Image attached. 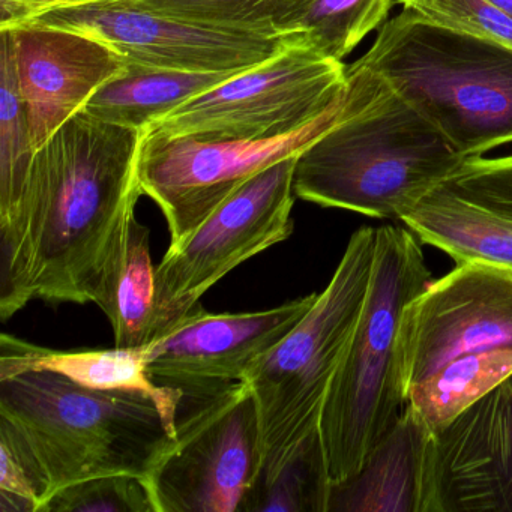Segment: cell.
I'll return each instance as SVG.
<instances>
[{"label": "cell", "mask_w": 512, "mask_h": 512, "mask_svg": "<svg viewBox=\"0 0 512 512\" xmlns=\"http://www.w3.org/2000/svg\"><path fill=\"white\" fill-rule=\"evenodd\" d=\"M178 418L175 442L145 479L155 512L248 511L265 469L262 421L245 380Z\"/></svg>", "instance_id": "cell-8"}, {"label": "cell", "mask_w": 512, "mask_h": 512, "mask_svg": "<svg viewBox=\"0 0 512 512\" xmlns=\"http://www.w3.org/2000/svg\"><path fill=\"white\" fill-rule=\"evenodd\" d=\"M512 19V0H491Z\"/></svg>", "instance_id": "cell-30"}, {"label": "cell", "mask_w": 512, "mask_h": 512, "mask_svg": "<svg viewBox=\"0 0 512 512\" xmlns=\"http://www.w3.org/2000/svg\"><path fill=\"white\" fill-rule=\"evenodd\" d=\"M142 139L83 110L38 149L19 217L0 233V319L37 299L97 304L143 196Z\"/></svg>", "instance_id": "cell-1"}, {"label": "cell", "mask_w": 512, "mask_h": 512, "mask_svg": "<svg viewBox=\"0 0 512 512\" xmlns=\"http://www.w3.org/2000/svg\"><path fill=\"white\" fill-rule=\"evenodd\" d=\"M154 301L155 266L149 229L134 215L97 302L112 325L115 347L139 349L148 344Z\"/></svg>", "instance_id": "cell-20"}, {"label": "cell", "mask_w": 512, "mask_h": 512, "mask_svg": "<svg viewBox=\"0 0 512 512\" xmlns=\"http://www.w3.org/2000/svg\"><path fill=\"white\" fill-rule=\"evenodd\" d=\"M431 272L412 230L376 229L370 287L320 418L332 487L355 476L406 407L401 323Z\"/></svg>", "instance_id": "cell-4"}, {"label": "cell", "mask_w": 512, "mask_h": 512, "mask_svg": "<svg viewBox=\"0 0 512 512\" xmlns=\"http://www.w3.org/2000/svg\"><path fill=\"white\" fill-rule=\"evenodd\" d=\"M0 416L28 440L46 472L50 499L89 479L145 481L176 436L151 395L85 388L50 371L2 380Z\"/></svg>", "instance_id": "cell-5"}, {"label": "cell", "mask_w": 512, "mask_h": 512, "mask_svg": "<svg viewBox=\"0 0 512 512\" xmlns=\"http://www.w3.org/2000/svg\"><path fill=\"white\" fill-rule=\"evenodd\" d=\"M0 29L10 34L17 82L37 151L128 65L112 47L79 32L35 22Z\"/></svg>", "instance_id": "cell-15"}, {"label": "cell", "mask_w": 512, "mask_h": 512, "mask_svg": "<svg viewBox=\"0 0 512 512\" xmlns=\"http://www.w3.org/2000/svg\"><path fill=\"white\" fill-rule=\"evenodd\" d=\"M92 2H98V0H31L26 20L32 19V17L44 13V11L52 10V8L68 7V5L92 4Z\"/></svg>", "instance_id": "cell-29"}, {"label": "cell", "mask_w": 512, "mask_h": 512, "mask_svg": "<svg viewBox=\"0 0 512 512\" xmlns=\"http://www.w3.org/2000/svg\"><path fill=\"white\" fill-rule=\"evenodd\" d=\"M29 371H50L85 388L145 392L157 401L164 418L176 431L184 392L175 386L160 385L152 379L146 368L142 347L65 352L2 334L0 382Z\"/></svg>", "instance_id": "cell-18"}, {"label": "cell", "mask_w": 512, "mask_h": 512, "mask_svg": "<svg viewBox=\"0 0 512 512\" xmlns=\"http://www.w3.org/2000/svg\"><path fill=\"white\" fill-rule=\"evenodd\" d=\"M332 484L320 431L271 484L260 487L248 511L326 512Z\"/></svg>", "instance_id": "cell-24"}, {"label": "cell", "mask_w": 512, "mask_h": 512, "mask_svg": "<svg viewBox=\"0 0 512 512\" xmlns=\"http://www.w3.org/2000/svg\"><path fill=\"white\" fill-rule=\"evenodd\" d=\"M401 223L455 263L512 269V157L467 158Z\"/></svg>", "instance_id": "cell-16"}, {"label": "cell", "mask_w": 512, "mask_h": 512, "mask_svg": "<svg viewBox=\"0 0 512 512\" xmlns=\"http://www.w3.org/2000/svg\"><path fill=\"white\" fill-rule=\"evenodd\" d=\"M436 25L512 47V19L491 0H397Z\"/></svg>", "instance_id": "cell-27"}, {"label": "cell", "mask_w": 512, "mask_h": 512, "mask_svg": "<svg viewBox=\"0 0 512 512\" xmlns=\"http://www.w3.org/2000/svg\"><path fill=\"white\" fill-rule=\"evenodd\" d=\"M512 512V374L434 431L430 512Z\"/></svg>", "instance_id": "cell-14"}, {"label": "cell", "mask_w": 512, "mask_h": 512, "mask_svg": "<svg viewBox=\"0 0 512 512\" xmlns=\"http://www.w3.org/2000/svg\"><path fill=\"white\" fill-rule=\"evenodd\" d=\"M319 293L256 313L191 310L169 334L142 347L146 368L160 385L202 397L244 380L310 311Z\"/></svg>", "instance_id": "cell-13"}, {"label": "cell", "mask_w": 512, "mask_h": 512, "mask_svg": "<svg viewBox=\"0 0 512 512\" xmlns=\"http://www.w3.org/2000/svg\"><path fill=\"white\" fill-rule=\"evenodd\" d=\"M358 64L382 77L464 158L512 143V47L403 10Z\"/></svg>", "instance_id": "cell-6"}, {"label": "cell", "mask_w": 512, "mask_h": 512, "mask_svg": "<svg viewBox=\"0 0 512 512\" xmlns=\"http://www.w3.org/2000/svg\"><path fill=\"white\" fill-rule=\"evenodd\" d=\"M37 149L17 82L13 44L0 29V233L19 217Z\"/></svg>", "instance_id": "cell-21"}, {"label": "cell", "mask_w": 512, "mask_h": 512, "mask_svg": "<svg viewBox=\"0 0 512 512\" xmlns=\"http://www.w3.org/2000/svg\"><path fill=\"white\" fill-rule=\"evenodd\" d=\"M239 73H188L128 62L107 82L85 112L109 124L145 133L155 122Z\"/></svg>", "instance_id": "cell-19"}, {"label": "cell", "mask_w": 512, "mask_h": 512, "mask_svg": "<svg viewBox=\"0 0 512 512\" xmlns=\"http://www.w3.org/2000/svg\"><path fill=\"white\" fill-rule=\"evenodd\" d=\"M397 0H313L293 37L325 58L343 62L368 34L382 28Z\"/></svg>", "instance_id": "cell-23"}, {"label": "cell", "mask_w": 512, "mask_h": 512, "mask_svg": "<svg viewBox=\"0 0 512 512\" xmlns=\"http://www.w3.org/2000/svg\"><path fill=\"white\" fill-rule=\"evenodd\" d=\"M466 160L382 77L355 62L334 121L296 157L293 191L323 208L401 221Z\"/></svg>", "instance_id": "cell-2"}, {"label": "cell", "mask_w": 512, "mask_h": 512, "mask_svg": "<svg viewBox=\"0 0 512 512\" xmlns=\"http://www.w3.org/2000/svg\"><path fill=\"white\" fill-rule=\"evenodd\" d=\"M433 436L406 404L361 470L332 487L328 511L430 512Z\"/></svg>", "instance_id": "cell-17"}, {"label": "cell", "mask_w": 512, "mask_h": 512, "mask_svg": "<svg viewBox=\"0 0 512 512\" xmlns=\"http://www.w3.org/2000/svg\"><path fill=\"white\" fill-rule=\"evenodd\" d=\"M407 404L433 431L512 374V269L457 263L401 323Z\"/></svg>", "instance_id": "cell-3"}, {"label": "cell", "mask_w": 512, "mask_h": 512, "mask_svg": "<svg viewBox=\"0 0 512 512\" xmlns=\"http://www.w3.org/2000/svg\"><path fill=\"white\" fill-rule=\"evenodd\" d=\"M0 512H41L50 499L49 481L28 440L0 416Z\"/></svg>", "instance_id": "cell-25"}, {"label": "cell", "mask_w": 512, "mask_h": 512, "mask_svg": "<svg viewBox=\"0 0 512 512\" xmlns=\"http://www.w3.org/2000/svg\"><path fill=\"white\" fill-rule=\"evenodd\" d=\"M41 512H155L143 479L106 476L56 493Z\"/></svg>", "instance_id": "cell-26"}, {"label": "cell", "mask_w": 512, "mask_h": 512, "mask_svg": "<svg viewBox=\"0 0 512 512\" xmlns=\"http://www.w3.org/2000/svg\"><path fill=\"white\" fill-rule=\"evenodd\" d=\"M338 106L281 139L200 140L145 131L137 164L140 188L160 206L170 245L184 241L248 179L304 151L331 125Z\"/></svg>", "instance_id": "cell-11"}, {"label": "cell", "mask_w": 512, "mask_h": 512, "mask_svg": "<svg viewBox=\"0 0 512 512\" xmlns=\"http://www.w3.org/2000/svg\"><path fill=\"white\" fill-rule=\"evenodd\" d=\"M146 10L224 31L293 37L313 0H134Z\"/></svg>", "instance_id": "cell-22"}, {"label": "cell", "mask_w": 512, "mask_h": 512, "mask_svg": "<svg viewBox=\"0 0 512 512\" xmlns=\"http://www.w3.org/2000/svg\"><path fill=\"white\" fill-rule=\"evenodd\" d=\"M296 157L248 179L184 241L169 245L155 266L148 344L169 334L233 269L292 236Z\"/></svg>", "instance_id": "cell-10"}, {"label": "cell", "mask_w": 512, "mask_h": 512, "mask_svg": "<svg viewBox=\"0 0 512 512\" xmlns=\"http://www.w3.org/2000/svg\"><path fill=\"white\" fill-rule=\"evenodd\" d=\"M26 22L97 38L133 64L188 73H242L296 40L199 25L146 10L134 0L52 8Z\"/></svg>", "instance_id": "cell-12"}, {"label": "cell", "mask_w": 512, "mask_h": 512, "mask_svg": "<svg viewBox=\"0 0 512 512\" xmlns=\"http://www.w3.org/2000/svg\"><path fill=\"white\" fill-rule=\"evenodd\" d=\"M31 0H0V28L25 22Z\"/></svg>", "instance_id": "cell-28"}, {"label": "cell", "mask_w": 512, "mask_h": 512, "mask_svg": "<svg viewBox=\"0 0 512 512\" xmlns=\"http://www.w3.org/2000/svg\"><path fill=\"white\" fill-rule=\"evenodd\" d=\"M374 253L376 229L356 230L304 319L245 376L262 421L265 469L260 487L271 484L320 431L329 386L367 298Z\"/></svg>", "instance_id": "cell-7"}, {"label": "cell", "mask_w": 512, "mask_h": 512, "mask_svg": "<svg viewBox=\"0 0 512 512\" xmlns=\"http://www.w3.org/2000/svg\"><path fill=\"white\" fill-rule=\"evenodd\" d=\"M347 67L296 38L268 61L230 77L146 131L200 140L292 136L338 106Z\"/></svg>", "instance_id": "cell-9"}]
</instances>
